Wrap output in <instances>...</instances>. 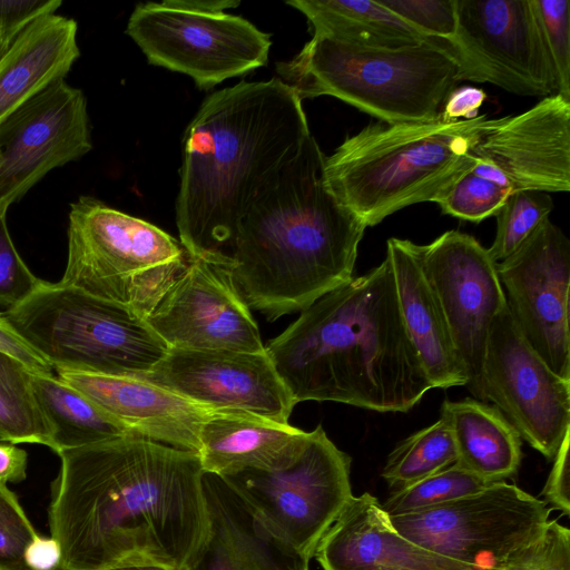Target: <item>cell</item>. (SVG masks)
Segmentation results:
<instances>
[{
  "mask_svg": "<svg viewBox=\"0 0 570 570\" xmlns=\"http://www.w3.org/2000/svg\"><path fill=\"white\" fill-rule=\"evenodd\" d=\"M472 170L511 193L570 190V101L558 94L498 118L472 149Z\"/></svg>",
  "mask_w": 570,
  "mask_h": 570,
  "instance_id": "d6986e66",
  "label": "cell"
},
{
  "mask_svg": "<svg viewBox=\"0 0 570 570\" xmlns=\"http://www.w3.org/2000/svg\"><path fill=\"white\" fill-rule=\"evenodd\" d=\"M557 80V94L570 101V1L532 0Z\"/></svg>",
  "mask_w": 570,
  "mask_h": 570,
  "instance_id": "836d02e7",
  "label": "cell"
},
{
  "mask_svg": "<svg viewBox=\"0 0 570 570\" xmlns=\"http://www.w3.org/2000/svg\"><path fill=\"white\" fill-rule=\"evenodd\" d=\"M386 257L392 267L405 330L433 389L465 386V370L423 272L417 244L409 239L389 238Z\"/></svg>",
  "mask_w": 570,
  "mask_h": 570,
  "instance_id": "603a6c76",
  "label": "cell"
},
{
  "mask_svg": "<svg viewBox=\"0 0 570 570\" xmlns=\"http://www.w3.org/2000/svg\"><path fill=\"white\" fill-rule=\"evenodd\" d=\"M351 456L320 424L289 468L243 470L223 478L276 535L313 558L330 527L353 498Z\"/></svg>",
  "mask_w": 570,
  "mask_h": 570,
  "instance_id": "8fae6325",
  "label": "cell"
},
{
  "mask_svg": "<svg viewBox=\"0 0 570 570\" xmlns=\"http://www.w3.org/2000/svg\"><path fill=\"white\" fill-rule=\"evenodd\" d=\"M485 99L487 94L480 88L471 86L455 88L446 98L440 117L445 121L475 118Z\"/></svg>",
  "mask_w": 570,
  "mask_h": 570,
  "instance_id": "b9f144b4",
  "label": "cell"
},
{
  "mask_svg": "<svg viewBox=\"0 0 570 570\" xmlns=\"http://www.w3.org/2000/svg\"><path fill=\"white\" fill-rule=\"evenodd\" d=\"M309 135L302 100L278 78L206 97L184 135L176 199L191 258L228 269L240 220Z\"/></svg>",
  "mask_w": 570,
  "mask_h": 570,
  "instance_id": "7a4b0ae2",
  "label": "cell"
},
{
  "mask_svg": "<svg viewBox=\"0 0 570 570\" xmlns=\"http://www.w3.org/2000/svg\"><path fill=\"white\" fill-rule=\"evenodd\" d=\"M61 0H0V28L9 45L38 19L55 14Z\"/></svg>",
  "mask_w": 570,
  "mask_h": 570,
  "instance_id": "f35d334b",
  "label": "cell"
},
{
  "mask_svg": "<svg viewBox=\"0 0 570 570\" xmlns=\"http://www.w3.org/2000/svg\"><path fill=\"white\" fill-rule=\"evenodd\" d=\"M45 281L38 278L18 253L0 215V314L10 312L30 297Z\"/></svg>",
  "mask_w": 570,
  "mask_h": 570,
  "instance_id": "d590c367",
  "label": "cell"
},
{
  "mask_svg": "<svg viewBox=\"0 0 570 570\" xmlns=\"http://www.w3.org/2000/svg\"><path fill=\"white\" fill-rule=\"evenodd\" d=\"M67 236V264L59 283L145 318L190 261L168 233L90 196L70 205Z\"/></svg>",
  "mask_w": 570,
  "mask_h": 570,
  "instance_id": "ba28073f",
  "label": "cell"
},
{
  "mask_svg": "<svg viewBox=\"0 0 570 570\" xmlns=\"http://www.w3.org/2000/svg\"><path fill=\"white\" fill-rule=\"evenodd\" d=\"M553 209L549 193L517 190L508 196L494 215L495 237L490 248L491 258L499 263L510 256Z\"/></svg>",
  "mask_w": 570,
  "mask_h": 570,
  "instance_id": "1f68e13d",
  "label": "cell"
},
{
  "mask_svg": "<svg viewBox=\"0 0 570 570\" xmlns=\"http://www.w3.org/2000/svg\"><path fill=\"white\" fill-rule=\"evenodd\" d=\"M313 558L323 570H476L403 537L379 500L367 492L353 495Z\"/></svg>",
  "mask_w": 570,
  "mask_h": 570,
  "instance_id": "7402d4cb",
  "label": "cell"
},
{
  "mask_svg": "<svg viewBox=\"0 0 570 570\" xmlns=\"http://www.w3.org/2000/svg\"><path fill=\"white\" fill-rule=\"evenodd\" d=\"M36 373L0 351V438L13 444L32 443L51 449V431L32 386Z\"/></svg>",
  "mask_w": 570,
  "mask_h": 570,
  "instance_id": "f1b7e54d",
  "label": "cell"
},
{
  "mask_svg": "<svg viewBox=\"0 0 570 570\" xmlns=\"http://www.w3.org/2000/svg\"><path fill=\"white\" fill-rule=\"evenodd\" d=\"M24 563L29 570H59L63 568L62 549L53 537L38 534L24 550Z\"/></svg>",
  "mask_w": 570,
  "mask_h": 570,
  "instance_id": "7bdbcfd3",
  "label": "cell"
},
{
  "mask_svg": "<svg viewBox=\"0 0 570 570\" xmlns=\"http://www.w3.org/2000/svg\"><path fill=\"white\" fill-rule=\"evenodd\" d=\"M456 460L451 430L440 417L399 442L387 455L381 476L397 490L451 466Z\"/></svg>",
  "mask_w": 570,
  "mask_h": 570,
  "instance_id": "f546056e",
  "label": "cell"
},
{
  "mask_svg": "<svg viewBox=\"0 0 570 570\" xmlns=\"http://www.w3.org/2000/svg\"><path fill=\"white\" fill-rule=\"evenodd\" d=\"M490 483L454 463L410 485L393 490L382 507L390 517L414 513L476 493Z\"/></svg>",
  "mask_w": 570,
  "mask_h": 570,
  "instance_id": "4dcf8cb0",
  "label": "cell"
},
{
  "mask_svg": "<svg viewBox=\"0 0 570 570\" xmlns=\"http://www.w3.org/2000/svg\"><path fill=\"white\" fill-rule=\"evenodd\" d=\"M59 570H70V569H67V568H61V569H59Z\"/></svg>",
  "mask_w": 570,
  "mask_h": 570,
  "instance_id": "7dc6e473",
  "label": "cell"
},
{
  "mask_svg": "<svg viewBox=\"0 0 570 570\" xmlns=\"http://www.w3.org/2000/svg\"><path fill=\"white\" fill-rule=\"evenodd\" d=\"M0 163H1V155H0Z\"/></svg>",
  "mask_w": 570,
  "mask_h": 570,
  "instance_id": "c3c4849f",
  "label": "cell"
},
{
  "mask_svg": "<svg viewBox=\"0 0 570 570\" xmlns=\"http://www.w3.org/2000/svg\"><path fill=\"white\" fill-rule=\"evenodd\" d=\"M28 453L17 444L0 441V483H19L27 476Z\"/></svg>",
  "mask_w": 570,
  "mask_h": 570,
  "instance_id": "ee69618b",
  "label": "cell"
},
{
  "mask_svg": "<svg viewBox=\"0 0 570 570\" xmlns=\"http://www.w3.org/2000/svg\"><path fill=\"white\" fill-rule=\"evenodd\" d=\"M203 491L207 529L185 570H309L223 478L204 472Z\"/></svg>",
  "mask_w": 570,
  "mask_h": 570,
  "instance_id": "ffe728a7",
  "label": "cell"
},
{
  "mask_svg": "<svg viewBox=\"0 0 570 570\" xmlns=\"http://www.w3.org/2000/svg\"><path fill=\"white\" fill-rule=\"evenodd\" d=\"M569 433L564 436L553 465L542 490L544 502L559 510L566 517L570 515V456Z\"/></svg>",
  "mask_w": 570,
  "mask_h": 570,
  "instance_id": "ab89813d",
  "label": "cell"
},
{
  "mask_svg": "<svg viewBox=\"0 0 570 570\" xmlns=\"http://www.w3.org/2000/svg\"><path fill=\"white\" fill-rule=\"evenodd\" d=\"M278 79L299 97H335L385 124L430 122L459 81L448 42L373 48L313 37Z\"/></svg>",
  "mask_w": 570,
  "mask_h": 570,
  "instance_id": "8992f818",
  "label": "cell"
},
{
  "mask_svg": "<svg viewBox=\"0 0 570 570\" xmlns=\"http://www.w3.org/2000/svg\"><path fill=\"white\" fill-rule=\"evenodd\" d=\"M2 315L53 370L141 377L169 350L145 317L60 283Z\"/></svg>",
  "mask_w": 570,
  "mask_h": 570,
  "instance_id": "52a82bcc",
  "label": "cell"
},
{
  "mask_svg": "<svg viewBox=\"0 0 570 570\" xmlns=\"http://www.w3.org/2000/svg\"><path fill=\"white\" fill-rule=\"evenodd\" d=\"M140 379L210 410L244 412L284 424L297 404L266 350L248 353L169 348Z\"/></svg>",
  "mask_w": 570,
  "mask_h": 570,
  "instance_id": "ac0fdd59",
  "label": "cell"
},
{
  "mask_svg": "<svg viewBox=\"0 0 570 570\" xmlns=\"http://www.w3.org/2000/svg\"><path fill=\"white\" fill-rule=\"evenodd\" d=\"M234 0H166L139 3L126 33L154 66L185 73L200 89L267 63L271 35L225 9Z\"/></svg>",
  "mask_w": 570,
  "mask_h": 570,
  "instance_id": "9c48e42d",
  "label": "cell"
},
{
  "mask_svg": "<svg viewBox=\"0 0 570 570\" xmlns=\"http://www.w3.org/2000/svg\"><path fill=\"white\" fill-rule=\"evenodd\" d=\"M552 509L515 484L483 490L440 505L390 517L406 539L476 570H500L546 530Z\"/></svg>",
  "mask_w": 570,
  "mask_h": 570,
  "instance_id": "30bf717a",
  "label": "cell"
},
{
  "mask_svg": "<svg viewBox=\"0 0 570 570\" xmlns=\"http://www.w3.org/2000/svg\"><path fill=\"white\" fill-rule=\"evenodd\" d=\"M498 118L371 122L325 156L324 177L334 196L367 227L407 206L433 202L476 158L472 149Z\"/></svg>",
  "mask_w": 570,
  "mask_h": 570,
  "instance_id": "5b68a950",
  "label": "cell"
},
{
  "mask_svg": "<svg viewBox=\"0 0 570 570\" xmlns=\"http://www.w3.org/2000/svg\"><path fill=\"white\" fill-rule=\"evenodd\" d=\"M9 43L8 41L6 40L4 36H3V32L0 28V58L4 55V52L7 51V49L9 48Z\"/></svg>",
  "mask_w": 570,
  "mask_h": 570,
  "instance_id": "bcb514c9",
  "label": "cell"
},
{
  "mask_svg": "<svg viewBox=\"0 0 570 570\" xmlns=\"http://www.w3.org/2000/svg\"><path fill=\"white\" fill-rule=\"evenodd\" d=\"M37 535L16 494L0 483V570H29L24 550Z\"/></svg>",
  "mask_w": 570,
  "mask_h": 570,
  "instance_id": "e575fe53",
  "label": "cell"
},
{
  "mask_svg": "<svg viewBox=\"0 0 570 570\" xmlns=\"http://www.w3.org/2000/svg\"><path fill=\"white\" fill-rule=\"evenodd\" d=\"M55 371L136 435L198 453L202 426L215 410L140 377Z\"/></svg>",
  "mask_w": 570,
  "mask_h": 570,
  "instance_id": "44dd1931",
  "label": "cell"
},
{
  "mask_svg": "<svg viewBox=\"0 0 570 570\" xmlns=\"http://www.w3.org/2000/svg\"><path fill=\"white\" fill-rule=\"evenodd\" d=\"M432 39L450 43L456 30L455 0H377Z\"/></svg>",
  "mask_w": 570,
  "mask_h": 570,
  "instance_id": "8d00e7d4",
  "label": "cell"
},
{
  "mask_svg": "<svg viewBox=\"0 0 570 570\" xmlns=\"http://www.w3.org/2000/svg\"><path fill=\"white\" fill-rule=\"evenodd\" d=\"M92 148L87 99L60 79L0 125V215L49 171Z\"/></svg>",
  "mask_w": 570,
  "mask_h": 570,
  "instance_id": "2e32d148",
  "label": "cell"
},
{
  "mask_svg": "<svg viewBox=\"0 0 570 570\" xmlns=\"http://www.w3.org/2000/svg\"><path fill=\"white\" fill-rule=\"evenodd\" d=\"M0 351L16 357L36 374H53L55 370L50 363L18 335L2 314H0Z\"/></svg>",
  "mask_w": 570,
  "mask_h": 570,
  "instance_id": "60d3db41",
  "label": "cell"
},
{
  "mask_svg": "<svg viewBox=\"0 0 570 570\" xmlns=\"http://www.w3.org/2000/svg\"><path fill=\"white\" fill-rule=\"evenodd\" d=\"M58 455L48 519L63 568L185 570L207 529L197 453L128 435Z\"/></svg>",
  "mask_w": 570,
  "mask_h": 570,
  "instance_id": "6da1fadb",
  "label": "cell"
},
{
  "mask_svg": "<svg viewBox=\"0 0 570 570\" xmlns=\"http://www.w3.org/2000/svg\"><path fill=\"white\" fill-rule=\"evenodd\" d=\"M0 441H3V440L0 438Z\"/></svg>",
  "mask_w": 570,
  "mask_h": 570,
  "instance_id": "681fc988",
  "label": "cell"
},
{
  "mask_svg": "<svg viewBox=\"0 0 570 570\" xmlns=\"http://www.w3.org/2000/svg\"><path fill=\"white\" fill-rule=\"evenodd\" d=\"M169 348L261 353L249 307L222 266L191 258L146 318Z\"/></svg>",
  "mask_w": 570,
  "mask_h": 570,
  "instance_id": "e0dca14e",
  "label": "cell"
},
{
  "mask_svg": "<svg viewBox=\"0 0 570 570\" xmlns=\"http://www.w3.org/2000/svg\"><path fill=\"white\" fill-rule=\"evenodd\" d=\"M309 432L255 414L214 411L199 433L204 472L226 476L243 470L282 471L304 451Z\"/></svg>",
  "mask_w": 570,
  "mask_h": 570,
  "instance_id": "cb8c5ba5",
  "label": "cell"
},
{
  "mask_svg": "<svg viewBox=\"0 0 570 570\" xmlns=\"http://www.w3.org/2000/svg\"><path fill=\"white\" fill-rule=\"evenodd\" d=\"M77 22L42 17L27 27L0 58V125L31 98L65 79L80 56Z\"/></svg>",
  "mask_w": 570,
  "mask_h": 570,
  "instance_id": "d4e9b609",
  "label": "cell"
},
{
  "mask_svg": "<svg viewBox=\"0 0 570 570\" xmlns=\"http://www.w3.org/2000/svg\"><path fill=\"white\" fill-rule=\"evenodd\" d=\"M104 570H174L166 566L156 563H122Z\"/></svg>",
  "mask_w": 570,
  "mask_h": 570,
  "instance_id": "f6af8a7d",
  "label": "cell"
},
{
  "mask_svg": "<svg viewBox=\"0 0 570 570\" xmlns=\"http://www.w3.org/2000/svg\"><path fill=\"white\" fill-rule=\"evenodd\" d=\"M500 570H570V530L550 520L540 538Z\"/></svg>",
  "mask_w": 570,
  "mask_h": 570,
  "instance_id": "74e56055",
  "label": "cell"
},
{
  "mask_svg": "<svg viewBox=\"0 0 570 570\" xmlns=\"http://www.w3.org/2000/svg\"><path fill=\"white\" fill-rule=\"evenodd\" d=\"M483 392L522 440L553 460L570 432V381L528 344L508 307L494 318L483 360Z\"/></svg>",
  "mask_w": 570,
  "mask_h": 570,
  "instance_id": "4fadbf2b",
  "label": "cell"
},
{
  "mask_svg": "<svg viewBox=\"0 0 570 570\" xmlns=\"http://www.w3.org/2000/svg\"><path fill=\"white\" fill-rule=\"evenodd\" d=\"M450 41L459 81L489 82L520 96L557 94L532 0H455Z\"/></svg>",
  "mask_w": 570,
  "mask_h": 570,
  "instance_id": "7c38bea8",
  "label": "cell"
},
{
  "mask_svg": "<svg viewBox=\"0 0 570 570\" xmlns=\"http://www.w3.org/2000/svg\"><path fill=\"white\" fill-rule=\"evenodd\" d=\"M265 350L296 403L406 413L433 389L405 330L386 256L302 311Z\"/></svg>",
  "mask_w": 570,
  "mask_h": 570,
  "instance_id": "3957f363",
  "label": "cell"
},
{
  "mask_svg": "<svg viewBox=\"0 0 570 570\" xmlns=\"http://www.w3.org/2000/svg\"><path fill=\"white\" fill-rule=\"evenodd\" d=\"M286 3L307 18L313 37L373 48L446 42L426 37L377 0H292Z\"/></svg>",
  "mask_w": 570,
  "mask_h": 570,
  "instance_id": "4316f807",
  "label": "cell"
},
{
  "mask_svg": "<svg viewBox=\"0 0 570 570\" xmlns=\"http://www.w3.org/2000/svg\"><path fill=\"white\" fill-rule=\"evenodd\" d=\"M417 252L465 370V387L474 399L485 402L482 375L489 332L507 307L497 263L488 248L459 230L417 245Z\"/></svg>",
  "mask_w": 570,
  "mask_h": 570,
  "instance_id": "5bb4252c",
  "label": "cell"
},
{
  "mask_svg": "<svg viewBox=\"0 0 570 570\" xmlns=\"http://www.w3.org/2000/svg\"><path fill=\"white\" fill-rule=\"evenodd\" d=\"M309 135L240 220L228 273L249 308L273 322L353 278L365 223L330 190Z\"/></svg>",
  "mask_w": 570,
  "mask_h": 570,
  "instance_id": "277c9868",
  "label": "cell"
},
{
  "mask_svg": "<svg viewBox=\"0 0 570 570\" xmlns=\"http://www.w3.org/2000/svg\"><path fill=\"white\" fill-rule=\"evenodd\" d=\"M497 273L522 336L556 374L570 381L569 238L548 217L497 263Z\"/></svg>",
  "mask_w": 570,
  "mask_h": 570,
  "instance_id": "9a60e30c",
  "label": "cell"
},
{
  "mask_svg": "<svg viewBox=\"0 0 570 570\" xmlns=\"http://www.w3.org/2000/svg\"><path fill=\"white\" fill-rule=\"evenodd\" d=\"M440 414L454 440L456 465L489 482L518 472L522 439L495 406L473 397L444 400Z\"/></svg>",
  "mask_w": 570,
  "mask_h": 570,
  "instance_id": "484cf974",
  "label": "cell"
},
{
  "mask_svg": "<svg viewBox=\"0 0 570 570\" xmlns=\"http://www.w3.org/2000/svg\"><path fill=\"white\" fill-rule=\"evenodd\" d=\"M32 386L51 431V450L57 454L122 436H138L53 374H35Z\"/></svg>",
  "mask_w": 570,
  "mask_h": 570,
  "instance_id": "83f0119b",
  "label": "cell"
},
{
  "mask_svg": "<svg viewBox=\"0 0 570 570\" xmlns=\"http://www.w3.org/2000/svg\"><path fill=\"white\" fill-rule=\"evenodd\" d=\"M510 194L512 193L509 189L470 169L435 203L446 215L479 223L494 216Z\"/></svg>",
  "mask_w": 570,
  "mask_h": 570,
  "instance_id": "d6a6232c",
  "label": "cell"
}]
</instances>
